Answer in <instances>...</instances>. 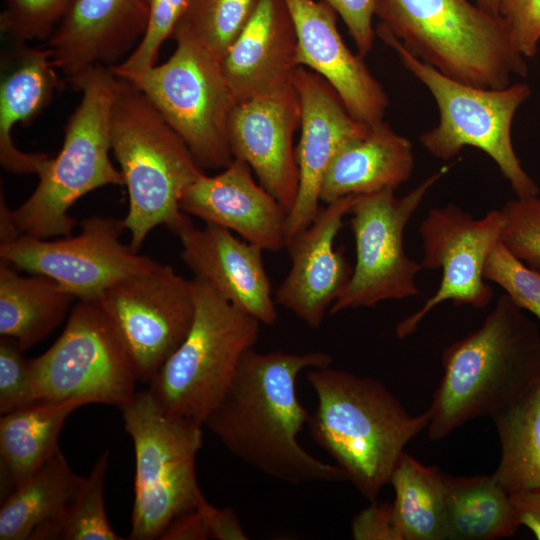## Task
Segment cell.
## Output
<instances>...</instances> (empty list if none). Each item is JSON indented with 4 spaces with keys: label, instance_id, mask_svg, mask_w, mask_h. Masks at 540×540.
Listing matches in <instances>:
<instances>
[{
    "label": "cell",
    "instance_id": "cell-1",
    "mask_svg": "<svg viewBox=\"0 0 540 540\" xmlns=\"http://www.w3.org/2000/svg\"><path fill=\"white\" fill-rule=\"evenodd\" d=\"M332 361L322 351L249 349L203 426L235 457L281 482L347 480L336 464L315 458L297 439L310 415L297 397L298 374L306 368L330 366Z\"/></svg>",
    "mask_w": 540,
    "mask_h": 540
},
{
    "label": "cell",
    "instance_id": "cell-2",
    "mask_svg": "<svg viewBox=\"0 0 540 540\" xmlns=\"http://www.w3.org/2000/svg\"><path fill=\"white\" fill-rule=\"evenodd\" d=\"M443 376L427 427L431 440L466 422L492 417L540 380V332L507 294L483 324L443 352Z\"/></svg>",
    "mask_w": 540,
    "mask_h": 540
},
{
    "label": "cell",
    "instance_id": "cell-3",
    "mask_svg": "<svg viewBox=\"0 0 540 540\" xmlns=\"http://www.w3.org/2000/svg\"><path fill=\"white\" fill-rule=\"evenodd\" d=\"M307 381L317 397L307 422L312 437L375 501L407 443L427 429L429 411L412 415L380 381L330 366L311 369Z\"/></svg>",
    "mask_w": 540,
    "mask_h": 540
},
{
    "label": "cell",
    "instance_id": "cell-4",
    "mask_svg": "<svg viewBox=\"0 0 540 540\" xmlns=\"http://www.w3.org/2000/svg\"><path fill=\"white\" fill-rule=\"evenodd\" d=\"M70 84L81 99L67 120L59 153L44 161L35 190L12 210L20 234L69 236L76 224L70 209L77 200L107 185H124L110 159L111 117L120 78L111 67L98 65Z\"/></svg>",
    "mask_w": 540,
    "mask_h": 540
},
{
    "label": "cell",
    "instance_id": "cell-5",
    "mask_svg": "<svg viewBox=\"0 0 540 540\" xmlns=\"http://www.w3.org/2000/svg\"><path fill=\"white\" fill-rule=\"evenodd\" d=\"M375 16L411 54L457 81L499 89L528 73L504 20L469 0H376Z\"/></svg>",
    "mask_w": 540,
    "mask_h": 540
},
{
    "label": "cell",
    "instance_id": "cell-6",
    "mask_svg": "<svg viewBox=\"0 0 540 540\" xmlns=\"http://www.w3.org/2000/svg\"><path fill=\"white\" fill-rule=\"evenodd\" d=\"M111 145L128 192L123 222L134 250L157 226L177 234L191 222L180 199L203 169L145 95L122 78L112 110Z\"/></svg>",
    "mask_w": 540,
    "mask_h": 540
},
{
    "label": "cell",
    "instance_id": "cell-7",
    "mask_svg": "<svg viewBox=\"0 0 540 540\" xmlns=\"http://www.w3.org/2000/svg\"><path fill=\"white\" fill-rule=\"evenodd\" d=\"M190 330L148 382L147 391L168 415L203 426L227 391L241 358L253 348L260 322L223 298L205 280L190 279Z\"/></svg>",
    "mask_w": 540,
    "mask_h": 540
},
{
    "label": "cell",
    "instance_id": "cell-8",
    "mask_svg": "<svg viewBox=\"0 0 540 540\" xmlns=\"http://www.w3.org/2000/svg\"><path fill=\"white\" fill-rule=\"evenodd\" d=\"M375 32L437 104L438 125L419 137L425 149L450 160L466 146L478 148L497 164L517 197L538 195L539 188L523 169L511 137L515 113L531 95L529 85L521 82L494 89L457 81L415 57L381 24Z\"/></svg>",
    "mask_w": 540,
    "mask_h": 540
},
{
    "label": "cell",
    "instance_id": "cell-9",
    "mask_svg": "<svg viewBox=\"0 0 540 540\" xmlns=\"http://www.w3.org/2000/svg\"><path fill=\"white\" fill-rule=\"evenodd\" d=\"M120 409L136 463L129 539H160L175 518L208 502L196 475L202 426L168 415L147 390Z\"/></svg>",
    "mask_w": 540,
    "mask_h": 540
},
{
    "label": "cell",
    "instance_id": "cell-10",
    "mask_svg": "<svg viewBox=\"0 0 540 540\" xmlns=\"http://www.w3.org/2000/svg\"><path fill=\"white\" fill-rule=\"evenodd\" d=\"M175 42L164 63L117 76L145 95L202 169H223L234 159L228 124L237 101L220 59L191 41Z\"/></svg>",
    "mask_w": 540,
    "mask_h": 540
},
{
    "label": "cell",
    "instance_id": "cell-11",
    "mask_svg": "<svg viewBox=\"0 0 540 540\" xmlns=\"http://www.w3.org/2000/svg\"><path fill=\"white\" fill-rule=\"evenodd\" d=\"M34 402L121 407L139 380L131 357L96 300H77L60 337L29 359Z\"/></svg>",
    "mask_w": 540,
    "mask_h": 540
},
{
    "label": "cell",
    "instance_id": "cell-12",
    "mask_svg": "<svg viewBox=\"0 0 540 540\" xmlns=\"http://www.w3.org/2000/svg\"><path fill=\"white\" fill-rule=\"evenodd\" d=\"M451 166H443L403 197H396L392 189L357 196L349 211L356 261L330 314L419 295L416 277L423 268L406 254L404 231L427 192Z\"/></svg>",
    "mask_w": 540,
    "mask_h": 540
},
{
    "label": "cell",
    "instance_id": "cell-13",
    "mask_svg": "<svg viewBox=\"0 0 540 540\" xmlns=\"http://www.w3.org/2000/svg\"><path fill=\"white\" fill-rule=\"evenodd\" d=\"M76 236L49 240L20 234L0 242L1 262L56 281L76 300H97L119 280L158 262L121 241L123 219L93 216Z\"/></svg>",
    "mask_w": 540,
    "mask_h": 540
},
{
    "label": "cell",
    "instance_id": "cell-14",
    "mask_svg": "<svg viewBox=\"0 0 540 540\" xmlns=\"http://www.w3.org/2000/svg\"><path fill=\"white\" fill-rule=\"evenodd\" d=\"M96 301L143 382H149L180 346L194 317L190 279L160 263L119 280Z\"/></svg>",
    "mask_w": 540,
    "mask_h": 540
},
{
    "label": "cell",
    "instance_id": "cell-15",
    "mask_svg": "<svg viewBox=\"0 0 540 540\" xmlns=\"http://www.w3.org/2000/svg\"><path fill=\"white\" fill-rule=\"evenodd\" d=\"M502 226L500 210H492L481 219L455 204L429 211L419 226L423 246L420 263L423 269H440L441 282L419 310L396 325L398 338L412 335L425 316L445 301L476 309L491 302L494 291L485 282L484 269L492 248L500 241Z\"/></svg>",
    "mask_w": 540,
    "mask_h": 540
},
{
    "label": "cell",
    "instance_id": "cell-16",
    "mask_svg": "<svg viewBox=\"0 0 540 540\" xmlns=\"http://www.w3.org/2000/svg\"><path fill=\"white\" fill-rule=\"evenodd\" d=\"M293 85L301 112L296 148L299 190L288 215L287 243L318 215L322 181L332 160L370 128L354 118L334 88L310 69L298 67Z\"/></svg>",
    "mask_w": 540,
    "mask_h": 540
},
{
    "label": "cell",
    "instance_id": "cell-17",
    "mask_svg": "<svg viewBox=\"0 0 540 540\" xmlns=\"http://www.w3.org/2000/svg\"><path fill=\"white\" fill-rule=\"evenodd\" d=\"M294 85L238 102L228 124L233 158L246 162L258 182L290 212L299 190L294 134L300 128Z\"/></svg>",
    "mask_w": 540,
    "mask_h": 540
},
{
    "label": "cell",
    "instance_id": "cell-18",
    "mask_svg": "<svg viewBox=\"0 0 540 540\" xmlns=\"http://www.w3.org/2000/svg\"><path fill=\"white\" fill-rule=\"evenodd\" d=\"M357 196L326 204L286 245L291 267L274 295L275 302L310 328L322 324L351 277L352 268L343 250L335 249L334 241Z\"/></svg>",
    "mask_w": 540,
    "mask_h": 540
},
{
    "label": "cell",
    "instance_id": "cell-19",
    "mask_svg": "<svg viewBox=\"0 0 540 540\" xmlns=\"http://www.w3.org/2000/svg\"><path fill=\"white\" fill-rule=\"evenodd\" d=\"M297 35V61L323 77L351 115L372 125L383 120L389 98L364 57L354 54L337 27V13L322 0H284Z\"/></svg>",
    "mask_w": 540,
    "mask_h": 540
},
{
    "label": "cell",
    "instance_id": "cell-20",
    "mask_svg": "<svg viewBox=\"0 0 540 540\" xmlns=\"http://www.w3.org/2000/svg\"><path fill=\"white\" fill-rule=\"evenodd\" d=\"M180 208L263 250L286 248L289 212L254 180L252 169L241 159L234 158L218 174L200 175L183 192Z\"/></svg>",
    "mask_w": 540,
    "mask_h": 540
},
{
    "label": "cell",
    "instance_id": "cell-21",
    "mask_svg": "<svg viewBox=\"0 0 540 540\" xmlns=\"http://www.w3.org/2000/svg\"><path fill=\"white\" fill-rule=\"evenodd\" d=\"M147 23L143 0H73L46 47L71 83L94 66L121 63L140 42Z\"/></svg>",
    "mask_w": 540,
    "mask_h": 540
},
{
    "label": "cell",
    "instance_id": "cell-22",
    "mask_svg": "<svg viewBox=\"0 0 540 540\" xmlns=\"http://www.w3.org/2000/svg\"><path fill=\"white\" fill-rule=\"evenodd\" d=\"M176 235L182 246L181 258L194 276L261 324L269 326L277 321L262 248L214 224L198 228L190 222Z\"/></svg>",
    "mask_w": 540,
    "mask_h": 540
},
{
    "label": "cell",
    "instance_id": "cell-23",
    "mask_svg": "<svg viewBox=\"0 0 540 540\" xmlns=\"http://www.w3.org/2000/svg\"><path fill=\"white\" fill-rule=\"evenodd\" d=\"M220 64L237 103L293 86L297 35L284 0H259Z\"/></svg>",
    "mask_w": 540,
    "mask_h": 540
},
{
    "label": "cell",
    "instance_id": "cell-24",
    "mask_svg": "<svg viewBox=\"0 0 540 540\" xmlns=\"http://www.w3.org/2000/svg\"><path fill=\"white\" fill-rule=\"evenodd\" d=\"M1 56L0 163L13 174H38L49 157L23 152L14 144L12 130L29 124L52 102L61 88L50 50L12 42Z\"/></svg>",
    "mask_w": 540,
    "mask_h": 540
},
{
    "label": "cell",
    "instance_id": "cell-25",
    "mask_svg": "<svg viewBox=\"0 0 540 540\" xmlns=\"http://www.w3.org/2000/svg\"><path fill=\"white\" fill-rule=\"evenodd\" d=\"M414 165L409 139L384 120L378 121L332 160L322 181L320 201L328 204L349 195L395 190L410 179Z\"/></svg>",
    "mask_w": 540,
    "mask_h": 540
},
{
    "label": "cell",
    "instance_id": "cell-26",
    "mask_svg": "<svg viewBox=\"0 0 540 540\" xmlns=\"http://www.w3.org/2000/svg\"><path fill=\"white\" fill-rule=\"evenodd\" d=\"M81 401L34 402L1 415V498L26 481L59 449L64 422Z\"/></svg>",
    "mask_w": 540,
    "mask_h": 540
},
{
    "label": "cell",
    "instance_id": "cell-27",
    "mask_svg": "<svg viewBox=\"0 0 540 540\" xmlns=\"http://www.w3.org/2000/svg\"><path fill=\"white\" fill-rule=\"evenodd\" d=\"M16 270L0 263V336L25 351L69 316L76 298L47 276H23Z\"/></svg>",
    "mask_w": 540,
    "mask_h": 540
},
{
    "label": "cell",
    "instance_id": "cell-28",
    "mask_svg": "<svg viewBox=\"0 0 540 540\" xmlns=\"http://www.w3.org/2000/svg\"><path fill=\"white\" fill-rule=\"evenodd\" d=\"M85 479L71 469L59 449L2 499L0 540H31L61 517Z\"/></svg>",
    "mask_w": 540,
    "mask_h": 540
},
{
    "label": "cell",
    "instance_id": "cell-29",
    "mask_svg": "<svg viewBox=\"0 0 540 540\" xmlns=\"http://www.w3.org/2000/svg\"><path fill=\"white\" fill-rule=\"evenodd\" d=\"M446 488V539L493 540L521 526L510 494L493 475L447 474Z\"/></svg>",
    "mask_w": 540,
    "mask_h": 540
},
{
    "label": "cell",
    "instance_id": "cell-30",
    "mask_svg": "<svg viewBox=\"0 0 540 540\" xmlns=\"http://www.w3.org/2000/svg\"><path fill=\"white\" fill-rule=\"evenodd\" d=\"M491 418L501 445L497 483L509 494L540 488V380Z\"/></svg>",
    "mask_w": 540,
    "mask_h": 540
},
{
    "label": "cell",
    "instance_id": "cell-31",
    "mask_svg": "<svg viewBox=\"0 0 540 540\" xmlns=\"http://www.w3.org/2000/svg\"><path fill=\"white\" fill-rule=\"evenodd\" d=\"M446 475L403 453L390 478L403 540L446 539Z\"/></svg>",
    "mask_w": 540,
    "mask_h": 540
},
{
    "label": "cell",
    "instance_id": "cell-32",
    "mask_svg": "<svg viewBox=\"0 0 540 540\" xmlns=\"http://www.w3.org/2000/svg\"><path fill=\"white\" fill-rule=\"evenodd\" d=\"M259 0H191L172 39L188 40L222 59Z\"/></svg>",
    "mask_w": 540,
    "mask_h": 540
},
{
    "label": "cell",
    "instance_id": "cell-33",
    "mask_svg": "<svg viewBox=\"0 0 540 540\" xmlns=\"http://www.w3.org/2000/svg\"><path fill=\"white\" fill-rule=\"evenodd\" d=\"M108 465L109 450H105L61 517L37 531L31 540H123L111 527L105 511Z\"/></svg>",
    "mask_w": 540,
    "mask_h": 540
},
{
    "label": "cell",
    "instance_id": "cell-34",
    "mask_svg": "<svg viewBox=\"0 0 540 540\" xmlns=\"http://www.w3.org/2000/svg\"><path fill=\"white\" fill-rule=\"evenodd\" d=\"M73 0H6L0 29L11 42L48 40Z\"/></svg>",
    "mask_w": 540,
    "mask_h": 540
},
{
    "label": "cell",
    "instance_id": "cell-35",
    "mask_svg": "<svg viewBox=\"0 0 540 540\" xmlns=\"http://www.w3.org/2000/svg\"><path fill=\"white\" fill-rule=\"evenodd\" d=\"M500 211L501 243L527 266L540 271V198L538 195L517 197Z\"/></svg>",
    "mask_w": 540,
    "mask_h": 540
},
{
    "label": "cell",
    "instance_id": "cell-36",
    "mask_svg": "<svg viewBox=\"0 0 540 540\" xmlns=\"http://www.w3.org/2000/svg\"><path fill=\"white\" fill-rule=\"evenodd\" d=\"M148 9L146 31L136 48L112 68L116 75L145 70L156 64L162 44L173 32L191 0H143Z\"/></svg>",
    "mask_w": 540,
    "mask_h": 540
},
{
    "label": "cell",
    "instance_id": "cell-37",
    "mask_svg": "<svg viewBox=\"0 0 540 540\" xmlns=\"http://www.w3.org/2000/svg\"><path fill=\"white\" fill-rule=\"evenodd\" d=\"M484 276L500 286L520 308L540 320V272L512 255L501 241L487 258Z\"/></svg>",
    "mask_w": 540,
    "mask_h": 540
},
{
    "label": "cell",
    "instance_id": "cell-38",
    "mask_svg": "<svg viewBox=\"0 0 540 540\" xmlns=\"http://www.w3.org/2000/svg\"><path fill=\"white\" fill-rule=\"evenodd\" d=\"M18 343L0 338V414H7L34 403L29 359Z\"/></svg>",
    "mask_w": 540,
    "mask_h": 540
},
{
    "label": "cell",
    "instance_id": "cell-39",
    "mask_svg": "<svg viewBox=\"0 0 540 540\" xmlns=\"http://www.w3.org/2000/svg\"><path fill=\"white\" fill-rule=\"evenodd\" d=\"M499 15L521 54L535 56L540 42V0H499Z\"/></svg>",
    "mask_w": 540,
    "mask_h": 540
},
{
    "label": "cell",
    "instance_id": "cell-40",
    "mask_svg": "<svg viewBox=\"0 0 540 540\" xmlns=\"http://www.w3.org/2000/svg\"><path fill=\"white\" fill-rule=\"evenodd\" d=\"M341 17L358 53L365 57L372 49L376 35L373 27L376 0H322Z\"/></svg>",
    "mask_w": 540,
    "mask_h": 540
},
{
    "label": "cell",
    "instance_id": "cell-41",
    "mask_svg": "<svg viewBox=\"0 0 540 540\" xmlns=\"http://www.w3.org/2000/svg\"><path fill=\"white\" fill-rule=\"evenodd\" d=\"M352 535L357 540H403L393 503L372 501L355 516Z\"/></svg>",
    "mask_w": 540,
    "mask_h": 540
},
{
    "label": "cell",
    "instance_id": "cell-42",
    "mask_svg": "<svg viewBox=\"0 0 540 540\" xmlns=\"http://www.w3.org/2000/svg\"><path fill=\"white\" fill-rule=\"evenodd\" d=\"M215 507L209 502L175 518L162 533L161 540H204L209 538L210 519Z\"/></svg>",
    "mask_w": 540,
    "mask_h": 540
},
{
    "label": "cell",
    "instance_id": "cell-43",
    "mask_svg": "<svg viewBox=\"0 0 540 540\" xmlns=\"http://www.w3.org/2000/svg\"><path fill=\"white\" fill-rule=\"evenodd\" d=\"M510 498L520 525L540 540V488L511 493Z\"/></svg>",
    "mask_w": 540,
    "mask_h": 540
},
{
    "label": "cell",
    "instance_id": "cell-44",
    "mask_svg": "<svg viewBox=\"0 0 540 540\" xmlns=\"http://www.w3.org/2000/svg\"><path fill=\"white\" fill-rule=\"evenodd\" d=\"M209 538L218 540L248 539L237 514L231 508L215 509L210 519Z\"/></svg>",
    "mask_w": 540,
    "mask_h": 540
},
{
    "label": "cell",
    "instance_id": "cell-45",
    "mask_svg": "<svg viewBox=\"0 0 540 540\" xmlns=\"http://www.w3.org/2000/svg\"><path fill=\"white\" fill-rule=\"evenodd\" d=\"M476 4L487 12L499 15V0H475Z\"/></svg>",
    "mask_w": 540,
    "mask_h": 540
}]
</instances>
